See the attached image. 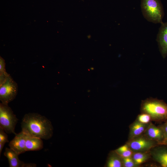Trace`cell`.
Wrapping results in <instances>:
<instances>
[{
    "label": "cell",
    "mask_w": 167,
    "mask_h": 167,
    "mask_svg": "<svg viewBox=\"0 0 167 167\" xmlns=\"http://www.w3.org/2000/svg\"><path fill=\"white\" fill-rule=\"evenodd\" d=\"M126 143L134 152H149L159 145L157 142L149 139L143 134L128 140Z\"/></svg>",
    "instance_id": "6"
},
{
    "label": "cell",
    "mask_w": 167,
    "mask_h": 167,
    "mask_svg": "<svg viewBox=\"0 0 167 167\" xmlns=\"http://www.w3.org/2000/svg\"><path fill=\"white\" fill-rule=\"evenodd\" d=\"M147 138L160 145L163 139V134L159 126H156L151 122L143 134Z\"/></svg>",
    "instance_id": "10"
},
{
    "label": "cell",
    "mask_w": 167,
    "mask_h": 167,
    "mask_svg": "<svg viewBox=\"0 0 167 167\" xmlns=\"http://www.w3.org/2000/svg\"><path fill=\"white\" fill-rule=\"evenodd\" d=\"M136 120L144 124H148L152 121L151 118L149 114L143 113H141L137 116Z\"/></svg>",
    "instance_id": "17"
},
{
    "label": "cell",
    "mask_w": 167,
    "mask_h": 167,
    "mask_svg": "<svg viewBox=\"0 0 167 167\" xmlns=\"http://www.w3.org/2000/svg\"><path fill=\"white\" fill-rule=\"evenodd\" d=\"M131 157L135 164L139 166L151 158L150 151L147 152H133Z\"/></svg>",
    "instance_id": "14"
},
{
    "label": "cell",
    "mask_w": 167,
    "mask_h": 167,
    "mask_svg": "<svg viewBox=\"0 0 167 167\" xmlns=\"http://www.w3.org/2000/svg\"><path fill=\"white\" fill-rule=\"evenodd\" d=\"M27 135L25 143L26 151H38L43 148V143L42 139Z\"/></svg>",
    "instance_id": "13"
},
{
    "label": "cell",
    "mask_w": 167,
    "mask_h": 167,
    "mask_svg": "<svg viewBox=\"0 0 167 167\" xmlns=\"http://www.w3.org/2000/svg\"><path fill=\"white\" fill-rule=\"evenodd\" d=\"M122 158L123 166L125 167H138L135 163L131 157Z\"/></svg>",
    "instance_id": "19"
},
{
    "label": "cell",
    "mask_w": 167,
    "mask_h": 167,
    "mask_svg": "<svg viewBox=\"0 0 167 167\" xmlns=\"http://www.w3.org/2000/svg\"><path fill=\"white\" fill-rule=\"evenodd\" d=\"M130 149L127 145L126 143L125 144L120 147L116 150V152L119 154L122 152Z\"/></svg>",
    "instance_id": "22"
},
{
    "label": "cell",
    "mask_w": 167,
    "mask_h": 167,
    "mask_svg": "<svg viewBox=\"0 0 167 167\" xmlns=\"http://www.w3.org/2000/svg\"><path fill=\"white\" fill-rule=\"evenodd\" d=\"M159 126L161 128L163 134V140L160 145H167V120Z\"/></svg>",
    "instance_id": "18"
},
{
    "label": "cell",
    "mask_w": 167,
    "mask_h": 167,
    "mask_svg": "<svg viewBox=\"0 0 167 167\" xmlns=\"http://www.w3.org/2000/svg\"><path fill=\"white\" fill-rule=\"evenodd\" d=\"M15 135L9 143V146L10 148L19 155L26 152L25 143L27 135L22 131Z\"/></svg>",
    "instance_id": "9"
},
{
    "label": "cell",
    "mask_w": 167,
    "mask_h": 167,
    "mask_svg": "<svg viewBox=\"0 0 167 167\" xmlns=\"http://www.w3.org/2000/svg\"><path fill=\"white\" fill-rule=\"evenodd\" d=\"M141 113L149 114L152 121L165 122L167 120V104L163 100L150 98L142 101Z\"/></svg>",
    "instance_id": "2"
},
{
    "label": "cell",
    "mask_w": 167,
    "mask_h": 167,
    "mask_svg": "<svg viewBox=\"0 0 167 167\" xmlns=\"http://www.w3.org/2000/svg\"><path fill=\"white\" fill-rule=\"evenodd\" d=\"M149 123L143 124L135 120L129 126L128 140L142 135Z\"/></svg>",
    "instance_id": "11"
},
{
    "label": "cell",
    "mask_w": 167,
    "mask_h": 167,
    "mask_svg": "<svg viewBox=\"0 0 167 167\" xmlns=\"http://www.w3.org/2000/svg\"><path fill=\"white\" fill-rule=\"evenodd\" d=\"M108 167H121L123 166L122 159L116 156H112L109 158L107 163Z\"/></svg>",
    "instance_id": "15"
},
{
    "label": "cell",
    "mask_w": 167,
    "mask_h": 167,
    "mask_svg": "<svg viewBox=\"0 0 167 167\" xmlns=\"http://www.w3.org/2000/svg\"><path fill=\"white\" fill-rule=\"evenodd\" d=\"M5 143H0V155L1 154L3 149V148L4 146Z\"/></svg>",
    "instance_id": "24"
},
{
    "label": "cell",
    "mask_w": 167,
    "mask_h": 167,
    "mask_svg": "<svg viewBox=\"0 0 167 167\" xmlns=\"http://www.w3.org/2000/svg\"><path fill=\"white\" fill-rule=\"evenodd\" d=\"M151 157L161 166L167 167V145H159L150 151Z\"/></svg>",
    "instance_id": "8"
},
{
    "label": "cell",
    "mask_w": 167,
    "mask_h": 167,
    "mask_svg": "<svg viewBox=\"0 0 167 167\" xmlns=\"http://www.w3.org/2000/svg\"><path fill=\"white\" fill-rule=\"evenodd\" d=\"M4 155L8 159L10 167H23L24 163L19 159V155L11 148H6Z\"/></svg>",
    "instance_id": "12"
},
{
    "label": "cell",
    "mask_w": 167,
    "mask_h": 167,
    "mask_svg": "<svg viewBox=\"0 0 167 167\" xmlns=\"http://www.w3.org/2000/svg\"><path fill=\"white\" fill-rule=\"evenodd\" d=\"M36 165L34 163H25L23 165V167H36Z\"/></svg>",
    "instance_id": "23"
},
{
    "label": "cell",
    "mask_w": 167,
    "mask_h": 167,
    "mask_svg": "<svg viewBox=\"0 0 167 167\" xmlns=\"http://www.w3.org/2000/svg\"><path fill=\"white\" fill-rule=\"evenodd\" d=\"M143 16L148 21L161 24L164 16L163 6L160 0H140Z\"/></svg>",
    "instance_id": "3"
},
{
    "label": "cell",
    "mask_w": 167,
    "mask_h": 167,
    "mask_svg": "<svg viewBox=\"0 0 167 167\" xmlns=\"http://www.w3.org/2000/svg\"><path fill=\"white\" fill-rule=\"evenodd\" d=\"M156 41L161 54L164 58L167 56V22L161 24Z\"/></svg>",
    "instance_id": "7"
},
{
    "label": "cell",
    "mask_w": 167,
    "mask_h": 167,
    "mask_svg": "<svg viewBox=\"0 0 167 167\" xmlns=\"http://www.w3.org/2000/svg\"><path fill=\"white\" fill-rule=\"evenodd\" d=\"M22 131L26 134L48 140L52 136L53 128L46 117L36 113H29L23 117L21 122Z\"/></svg>",
    "instance_id": "1"
},
{
    "label": "cell",
    "mask_w": 167,
    "mask_h": 167,
    "mask_svg": "<svg viewBox=\"0 0 167 167\" xmlns=\"http://www.w3.org/2000/svg\"><path fill=\"white\" fill-rule=\"evenodd\" d=\"M133 152L130 149H129L118 155L122 158L128 157H131Z\"/></svg>",
    "instance_id": "21"
},
{
    "label": "cell",
    "mask_w": 167,
    "mask_h": 167,
    "mask_svg": "<svg viewBox=\"0 0 167 167\" xmlns=\"http://www.w3.org/2000/svg\"><path fill=\"white\" fill-rule=\"evenodd\" d=\"M10 75L7 73L5 69V63L4 60L0 57V83L3 81Z\"/></svg>",
    "instance_id": "16"
},
{
    "label": "cell",
    "mask_w": 167,
    "mask_h": 167,
    "mask_svg": "<svg viewBox=\"0 0 167 167\" xmlns=\"http://www.w3.org/2000/svg\"><path fill=\"white\" fill-rule=\"evenodd\" d=\"M17 91V84L9 75L0 83V100L2 103L8 105L15 98Z\"/></svg>",
    "instance_id": "5"
},
{
    "label": "cell",
    "mask_w": 167,
    "mask_h": 167,
    "mask_svg": "<svg viewBox=\"0 0 167 167\" xmlns=\"http://www.w3.org/2000/svg\"><path fill=\"white\" fill-rule=\"evenodd\" d=\"M18 119L8 105L0 104V127L6 133L15 135V128Z\"/></svg>",
    "instance_id": "4"
},
{
    "label": "cell",
    "mask_w": 167,
    "mask_h": 167,
    "mask_svg": "<svg viewBox=\"0 0 167 167\" xmlns=\"http://www.w3.org/2000/svg\"><path fill=\"white\" fill-rule=\"evenodd\" d=\"M6 132L0 127V143H6L8 142V135Z\"/></svg>",
    "instance_id": "20"
}]
</instances>
